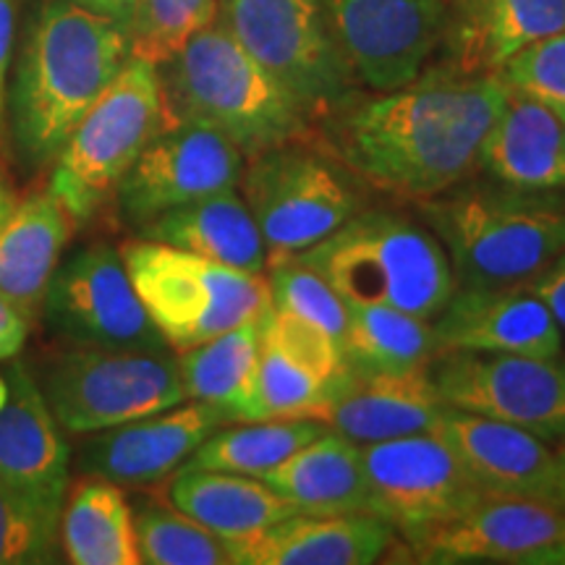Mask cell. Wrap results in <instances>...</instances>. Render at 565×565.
Masks as SVG:
<instances>
[{
    "label": "cell",
    "mask_w": 565,
    "mask_h": 565,
    "mask_svg": "<svg viewBox=\"0 0 565 565\" xmlns=\"http://www.w3.org/2000/svg\"><path fill=\"white\" fill-rule=\"evenodd\" d=\"M461 458L484 492L545 500L565 508V477L555 448L515 424L448 408L433 429Z\"/></svg>",
    "instance_id": "19"
},
{
    "label": "cell",
    "mask_w": 565,
    "mask_h": 565,
    "mask_svg": "<svg viewBox=\"0 0 565 565\" xmlns=\"http://www.w3.org/2000/svg\"><path fill=\"white\" fill-rule=\"evenodd\" d=\"M131 58L129 30L74 0L34 17L9 87V131L30 168L53 166L76 124Z\"/></svg>",
    "instance_id": "2"
},
{
    "label": "cell",
    "mask_w": 565,
    "mask_h": 565,
    "mask_svg": "<svg viewBox=\"0 0 565 565\" xmlns=\"http://www.w3.org/2000/svg\"><path fill=\"white\" fill-rule=\"evenodd\" d=\"M63 500L0 484V565L55 563Z\"/></svg>",
    "instance_id": "35"
},
{
    "label": "cell",
    "mask_w": 565,
    "mask_h": 565,
    "mask_svg": "<svg viewBox=\"0 0 565 565\" xmlns=\"http://www.w3.org/2000/svg\"><path fill=\"white\" fill-rule=\"evenodd\" d=\"M162 126L160 68L131 55L53 160L47 189L74 223H89L113 200L118 183Z\"/></svg>",
    "instance_id": "6"
},
{
    "label": "cell",
    "mask_w": 565,
    "mask_h": 565,
    "mask_svg": "<svg viewBox=\"0 0 565 565\" xmlns=\"http://www.w3.org/2000/svg\"><path fill=\"white\" fill-rule=\"evenodd\" d=\"M456 286H529L565 252V189L466 183L419 202Z\"/></svg>",
    "instance_id": "4"
},
{
    "label": "cell",
    "mask_w": 565,
    "mask_h": 565,
    "mask_svg": "<svg viewBox=\"0 0 565 565\" xmlns=\"http://www.w3.org/2000/svg\"><path fill=\"white\" fill-rule=\"evenodd\" d=\"M448 408L429 364L404 372L349 370L341 387L315 419L353 443L370 445L433 433Z\"/></svg>",
    "instance_id": "20"
},
{
    "label": "cell",
    "mask_w": 565,
    "mask_h": 565,
    "mask_svg": "<svg viewBox=\"0 0 565 565\" xmlns=\"http://www.w3.org/2000/svg\"><path fill=\"white\" fill-rule=\"evenodd\" d=\"M221 19L244 51L324 118L353 97V74L330 30L322 0H221Z\"/></svg>",
    "instance_id": "10"
},
{
    "label": "cell",
    "mask_w": 565,
    "mask_h": 565,
    "mask_svg": "<svg viewBox=\"0 0 565 565\" xmlns=\"http://www.w3.org/2000/svg\"><path fill=\"white\" fill-rule=\"evenodd\" d=\"M550 565H565V542L555 550V555H553V561H550Z\"/></svg>",
    "instance_id": "45"
},
{
    "label": "cell",
    "mask_w": 565,
    "mask_h": 565,
    "mask_svg": "<svg viewBox=\"0 0 565 565\" xmlns=\"http://www.w3.org/2000/svg\"><path fill=\"white\" fill-rule=\"evenodd\" d=\"M9 398L0 408V484L66 500L71 484V448L38 377L24 364L6 366Z\"/></svg>",
    "instance_id": "21"
},
{
    "label": "cell",
    "mask_w": 565,
    "mask_h": 565,
    "mask_svg": "<svg viewBox=\"0 0 565 565\" xmlns=\"http://www.w3.org/2000/svg\"><path fill=\"white\" fill-rule=\"evenodd\" d=\"M440 351L563 356V330L532 286H456L433 320Z\"/></svg>",
    "instance_id": "18"
},
{
    "label": "cell",
    "mask_w": 565,
    "mask_h": 565,
    "mask_svg": "<svg viewBox=\"0 0 565 565\" xmlns=\"http://www.w3.org/2000/svg\"><path fill=\"white\" fill-rule=\"evenodd\" d=\"M121 257L147 315L173 351L192 349L270 309V286L263 275L147 238L124 244Z\"/></svg>",
    "instance_id": "7"
},
{
    "label": "cell",
    "mask_w": 565,
    "mask_h": 565,
    "mask_svg": "<svg viewBox=\"0 0 565 565\" xmlns=\"http://www.w3.org/2000/svg\"><path fill=\"white\" fill-rule=\"evenodd\" d=\"M238 186L265 238L267 267L312 249L362 210L356 175L307 139L246 160Z\"/></svg>",
    "instance_id": "8"
},
{
    "label": "cell",
    "mask_w": 565,
    "mask_h": 565,
    "mask_svg": "<svg viewBox=\"0 0 565 565\" xmlns=\"http://www.w3.org/2000/svg\"><path fill=\"white\" fill-rule=\"evenodd\" d=\"M13 204H17V194H13L9 179H6V173L0 171V223L6 221V217L11 215Z\"/></svg>",
    "instance_id": "43"
},
{
    "label": "cell",
    "mask_w": 565,
    "mask_h": 565,
    "mask_svg": "<svg viewBox=\"0 0 565 565\" xmlns=\"http://www.w3.org/2000/svg\"><path fill=\"white\" fill-rule=\"evenodd\" d=\"M38 385L68 435L103 433L189 401L171 349L66 345L47 359Z\"/></svg>",
    "instance_id": "9"
},
{
    "label": "cell",
    "mask_w": 565,
    "mask_h": 565,
    "mask_svg": "<svg viewBox=\"0 0 565 565\" xmlns=\"http://www.w3.org/2000/svg\"><path fill=\"white\" fill-rule=\"evenodd\" d=\"M6 398H9V380H6V374L0 372V408H3Z\"/></svg>",
    "instance_id": "44"
},
{
    "label": "cell",
    "mask_w": 565,
    "mask_h": 565,
    "mask_svg": "<svg viewBox=\"0 0 565 565\" xmlns=\"http://www.w3.org/2000/svg\"><path fill=\"white\" fill-rule=\"evenodd\" d=\"M21 0H0V147L9 131V76L13 68Z\"/></svg>",
    "instance_id": "39"
},
{
    "label": "cell",
    "mask_w": 565,
    "mask_h": 565,
    "mask_svg": "<svg viewBox=\"0 0 565 565\" xmlns=\"http://www.w3.org/2000/svg\"><path fill=\"white\" fill-rule=\"evenodd\" d=\"M557 32H565V0H450L443 42L450 71L487 76Z\"/></svg>",
    "instance_id": "22"
},
{
    "label": "cell",
    "mask_w": 565,
    "mask_h": 565,
    "mask_svg": "<svg viewBox=\"0 0 565 565\" xmlns=\"http://www.w3.org/2000/svg\"><path fill=\"white\" fill-rule=\"evenodd\" d=\"M296 259L324 275L349 307L383 303L422 320H435L456 288L440 238L391 210H359Z\"/></svg>",
    "instance_id": "5"
},
{
    "label": "cell",
    "mask_w": 565,
    "mask_h": 565,
    "mask_svg": "<svg viewBox=\"0 0 565 565\" xmlns=\"http://www.w3.org/2000/svg\"><path fill=\"white\" fill-rule=\"evenodd\" d=\"M440 353L433 320L372 303L351 307L343 359L351 372H404L427 366Z\"/></svg>",
    "instance_id": "32"
},
{
    "label": "cell",
    "mask_w": 565,
    "mask_h": 565,
    "mask_svg": "<svg viewBox=\"0 0 565 565\" xmlns=\"http://www.w3.org/2000/svg\"><path fill=\"white\" fill-rule=\"evenodd\" d=\"M370 513L406 542L435 532L469 511L484 490L437 433L362 445Z\"/></svg>",
    "instance_id": "12"
},
{
    "label": "cell",
    "mask_w": 565,
    "mask_h": 565,
    "mask_svg": "<svg viewBox=\"0 0 565 565\" xmlns=\"http://www.w3.org/2000/svg\"><path fill=\"white\" fill-rule=\"evenodd\" d=\"M498 76L508 89L534 97L565 118V32L515 53Z\"/></svg>",
    "instance_id": "38"
},
{
    "label": "cell",
    "mask_w": 565,
    "mask_h": 565,
    "mask_svg": "<svg viewBox=\"0 0 565 565\" xmlns=\"http://www.w3.org/2000/svg\"><path fill=\"white\" fill-rule=\"evenodd\" d=\"M42 322L66 345L97 349H171L129 278L121 249L92 244L61 259L45 299Z\"/></svg>",
    "instance_id": "11"
},
{
    "label": "cell",
    "mask_w": 565,
    "mask_h": 565,
    "mask_svg": "<svg viewBox=\"0 0 565 565\" xmlns=\"http://www.w3.org/2000/svg\"><path fill=\"white\" fill-rule=\"evenodd\" d=\"M217 17L221 0H137L126 26L131 55L162 66Z\"/></svg>",
    "instance_id": "36"
},
{
    "label": "cell",
    "mask_w": 565,
    "mask_h": 565,
    "mask_svg": "<svg viewBox=\"0 0 565 565\" xmlns=\"http://www.w3.org/2000/svg\"><path fill=\"white\" fill-rule=\"evenodd\" d=\"M61 553L74 565L141 563L124 487L95 475H79L68 484L61 511Z\"/></svg>",
    "instance_id": "29"
},
{
    "label": "cell",
    "mask_w": 565,
    "mask_h": 565,
    "mask_svg": "<svg viewBox=\"0 0 565 565\" xmlns=\"http://www.w3.org/2000/svg\"><path fill=\"white\" fill-rule=\"evenodd\" d=\"M508 87L498 74L435 71L324 116L328 152L377 192L429 200L479 168Z\"/></svg>",
    "instance_id": "1"
},
{
    "label": "cell",
    "mask_w": 565,
    "mask_h": 565,
    "mask_svg": "<svg viewBox=\"0 0 565 565\" xmlns=\"http://www.w3.org/2000/svg\"><path fill=\"white\" fill-rule=\"evenodd\" d=\"M267 286H270V307L315 324L343 349L351 307L324 280V275L317 273L315 267L303 265L301 259L291 257L286 263L270 267Z\"/></svg>",
    "instance_id": "37"
},
{
    "label": "cell",
    "mask_w": 565,
    "mask_h": 565,
    "mask_svg": "<svg viewBox=\"0 0 565 565\" xmlns=\"http://www.w3.org/2000/svg\"><path fill=\"white\" fill-rule=\"evenodd\" d=\"M32 320L11 307L9 301L0 299V362H9L24 349L26 338L32 333Z\"/></svg>",
    "instance_id": "41"
},
{
    "label": "cell",
    "mask_w": 565,
    "mask_h": 565,
    "mask_svg": "<svg viewBox=\"0 0 565 565\" xmlns=\"http://www.w3.org/2000/svg\"><path fill=\"white\" fill-rule=\"evenodd\" d=\"M223 408L183 401L166 412L92 433L76 450V471L118 487H150L173 477L212 433L231 424Z\"/></svg>",
    "instance_id": "17"
},
{
    "label": "cell",
    "mask_w": 565,
    "mask_h": 565,
    "mask_svg": "<svg viewBox=\"0 0 565 565\" xmlns=\"http://www.w3.org/2000/svg\"><path fill=\"white\" fill-rule=\"evenodd\" d=\"M246 158L228 137L202 124H166L145 147L113 200L124 223L141 228L162 212L238 189Z\"/></svg>",
    "instance_id": "14"
},
{
    "label": "cell",
    "mask_w": 565,
    "mask_h": 565,
    "mask_svg": "<svg viewBox=\"0 0 565 565\" xmlns=\"http://www.w3.org/2000/svg\"><path fill=\"white\" fill-rule=\"evenodd\" d=\"M263 317L186 351H175L186 398L223 408L233 422L246 419L254 366L263 343Z\"/></svg>",
    "instance_id": "30"
},
{
    "label": "cell",
    "mask_w": 565,
    "mask_h": 565,
    "mask_svg": "<svg viewBox=\"0 0 565 565\" xmlns=\"http://www.w3.org/2000/svg\"><path fill=\"white\" fill-rule=\"evenodd\" d=\"M450 0H322L353 79L374 92L422 74L445 34Z\"/></svg>",
    "instance_id": "15"
},
{
    "label": "cell",
    "mask_w": 565,
    "mask_h": 565,
    "mask_svg": "<svg viewBox=\"0 0 565 565\" xmlns=\"http://www.w3.org/2000/svg\"><path fill=\"white\" fill-rule=\"evenodd\" d=\"M158 68L166 124L210 126L246 160L307 139L312 131L303 105L244 51L221 17Z\"/></svg>",
    "instance_id": "3"
},
{
    "label": "cell",
    "mask_w": 565,
    "mask_h": 565,
    "mask_svg": "<svg viewBox=\"0 0 565 565\" xmlns=\"http://www.w3.org/2000/svg\"><path fill=\"white\" fill-rule=\"evenodd\" d=\"M479 168L508 186L565 189V118L545 103L508 89L479 152Z\"/></svg>",
    "instance_id": "25"
},
{
    "label": "cell",
    "mask_w": 565,
    "mask_h": 565,
    "mask_svg": "<svg viewBox=\"0 0 565 565\" xmlns=\"http://www.w3.org/2000/svg\"><path fill=\"white\" fill-rule=\"evenodd\" d=\"M74 3H79V6H84V9H89L95 13H103V17L121 21L124 26H129L137 0H74Z\"/></svg>",
    "instance_id": "42"
},
{
    "label": "cell",
    "mask_w": 565,
    "mask_h": 565,
    "mask_svg": "<svg viewBox=\"0 0 565 565\" xmlns=\"http://www.w3.org/2000/svg\"><path fill=\"white\" fill-rule=\"evenodd\" d=\"M450 408L515 424L547 443L565 440V359L440 351L429 362Z\"/></svg>",
    "instance_id": "13"
},
{
    "label": "cell",
    "mask_w": 565,
    "mask_h": 565,
    "mask_svg": "<svg viewBox=\"0 0 565 565\" xmlns=\"http://www.w3.org/2000/svg\"><path fill=\"white\" fill-rule=\"evenodd\" d=\"M555 454H557V461H561V469H563V477H565V440L555 445Z\"/></svg>",
    "instance_id": "46"
},
{
    "label": "cell",
    "mask_w": 565,
    "mask_h": 565,
    "mask_svg": "<svg viewBox=\"0 0 565 565\" xmlns=\"http://www.w3.org/2000/svg\"><path fill=\"white\" fill-rule=\"evenodd\" d=\"M338 387L341 385L324 380L320 372L282 351L263 333L244 422L317 416L328 406Z\"/></svg>",
    "instance_id": "33"
},
{
    "label": "cell",
    "mask_w": 565,
    "mask_h": 565,
    "mask_svg": "<svg viewBox=\"0 0 565 565\" xmlns=\"http://www.w3.org/2000/svg\"><path fill=\"white\" fill-rule=\"evenodd\" d=\"M137 238L175 246L252 275H263L267 267L265 238L238 189L162 212L160 217L141 225Z\"/></svg>",
    "instance_id": "26"
},
{
    "label": "cell",
    "mask_w": 565,
    "mask_h": 565,
    "mask_svg": "<svg viewBox=\"0 0 565 565\" xmlns=\"http://www.w3.org/2000/svg\"><path fill=\"white\" fill-rule=\"evenodd\" d=\"M171 503L228 545H242L296 511L265 479L212 469H179L168 484Z\"/></svg>",
    "instance_id": "28"
},
{
    "label": "cell",
    "mask_w": 565,
    "mask_h": 565,
    "mask_svg": "<svg viewBox=\"0 0 565 565\" xmlns=\"http://www.w3.org/2000/svg\"><path fill=\"white\" fill-rule=\"evenodd\" d=\"M275 492L307 515L370 513L362 445L324 429L263 477Z\"/></svg>",
    "instance_id": "27"
},
{
    "label": "cell",
    "mask_w": 565,
    "mask_h": 565,
    "mask_svg": "<svg viewBox=\"0 0 565 565\" xmlns=\"http://www.w3.org/2000/svg\"><path fill=\"white\" fill-rule=\"evenodd\" d=\"M74 217L51 189H32L0 223V299L32 322L40 320L42 299L61 265Z\"/></svg>",
    "instance_id": "24"
},
{
    "label": "cell",
    "mask_w": 565,
    "mask_h": 565,
    "mask_svg": "<svg viewBox=\"0 0 565 565\" xmlns=\"http://www.w3.org/2000/svg\"><path fill=\"white\" fill-rule=\"evenodd\" d=\"M315 416L231 422L212 433L181 469H212L263 479L267 471L324 433Z\"/></svg>",
    "instance_id": "31"
},
{
    "label": "cell",
    "mask_w": 565,
    "mask_h": 565,
    "mask_svg": "<svg viewBox=\"0 0 565 565\" xmlns=\"http://www.w3.org/2000/svg\"><path fill=\"white\" fill-rule=\"evenodd\" d=\"M398 532L372 513H294L242 545L233 565H370L385 561Z\"/></svg>",
    "instance_id": "23"
},
{
    "label": "cell",
    "mask_w": 565,
    "mask_h": 565,
    "mask_svg": "<svg viewBox=\"0 0 565 565\" xmlns=\"http://www.w3.org/2000/svg\"><path fill=\"white\" fill-rule=\"evenodd\" d=\"M529 286H532L534 294L547 303V309L553 312L565 335V252L540 275V278L529 282Z\"/></svg>",
    "instance_id": "40"
},
{
    "label": "cell",
    "mask_w": 565,
    "mask_h": 565,
    "mask_svg": "<svg viewBox=\"0 0 565 565\" xmlns=\"http://www.w3.org/2000/svg\"><path fill=\"white\" fill-rule=\"evenodd\" d=\"M139 561L147 565H233L225 540L173 503H139L134 511Z\"/></svg>",
    "instance_id": "34"
},
{
    "label": "cell",
    "mask_w": 565,
    "mask_h": 565,
    "mask_svg": "<svg viewBox=\"0 0 565 565\" xmlns=\"http://www.w3.org/2000/svg\"><path fill=\"white\" fill-rule=\"evenodd\" d=\"M563 542V505L484 492L458 519L408 542V561L427 565H550Z\"/></svg>",
    "instance_id": "16"
}]
</instances>
